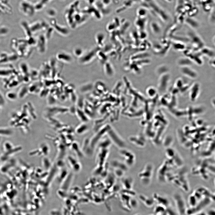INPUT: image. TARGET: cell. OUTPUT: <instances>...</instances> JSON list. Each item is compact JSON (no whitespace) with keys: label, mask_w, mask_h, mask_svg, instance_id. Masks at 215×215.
Segmentation results:
<instances>
[{"label":"cell","mask_w":215,"mask_h":215,"mask_svg":"<svg viewBox=\"0 0 215 215\" xmlns=\"http://www.w3.org/2000/svg\"><path fill=\"white\" fill-rule=\"evenodd\" d=\"M52 25L53 30L59 34L64 36H66L69 34L70 32L66 27L58 25L56 24Z\"/></svg>","instance_id":"cell-4"},{"label":"cell","mask_w":215,"mask_h":215,"mask_svg":"<svg viewBox=\"0 0 215 215\" xmlns=\"http://www.w3.org/2000/svg\"><path fill=\"white\" fill-rule=\"evenodd\" d=\"M173 48L177 50H184L185 47L183 43H177V42H174L173 44Z\"/></svg>","instance_id":"cell-12"},{"label":"cell","mask_w":215,"mask_h":215,"mask_svg":"<svg viewBox=\"0 0 215 215\" xmlns=\"http://www.w3.org/2000/svg\"><path fill=\"white\" fill-rule=\"evenodd\" d=\"M47 40L44 34L40 36L39 39L40 51L42 53H44L46 50Z\"/></svg>","instance_id":"cell-6"},{"label":"cell","mask_w":215,"mask_h":215,"mask_svg":"<svg viewBox=\"0 0 215 215\" xmlns=\"http://www.w3.org/2000/svg\"><path fill=\"white\" fill-rule=\"evenodd\" d=\"M156 69V72L158 74L162 75L167 73V72L169 68L167 65L163 64L158 66Z\"/></svg>","instance_id":"cell-9"},{"label":"cell","mask_w":215,"mask_h":215,"mask_svg":"<svg viewBox=\"0 0 215 215\" xmlns=\"http://www.w3.org/2000/svg\"><path fill=\"white\" fill-rule=\"evenodd\" d=\"M3 147L4 151L7 152L12 150L14 147L12 143L7 142L4 143Z\"/></svg>","instance_id":"cell-13"},{"label":"cell","mask_w":215,"mask_h":215,"mask_svg":"<svg viewBox=\"0 0 215 215\" xmlns=\"http://www.w3.org/2000/svg\"><path fill=\"white\" fill-rule=\"evenodd\" d=\"M56 59L60 62L70 63L73 60V56L70 53L64 51L58 52L56 56Z\"/></svg>","instance_id":"cell-2"},{"label":"cell","mask_w":215,"mask_h":215,"mask_svg":"<svg viewBox=\"0 0 215 215\" xmlns=\"http://www.w3.org/2000/svg\"><path fill=\"white\" fill-rule=\"evenodd\" d=\"M98 48L92 49L84 53L83 55L78 59L79 63L83 65L87 64L90 63L97 55Z\"/></svg>","instance_id":"cell-1"},{"label":"cell","mask_w":215,"mask_h":215,"mask_svg":"<svg viewBox=\"0 0 215 215\" xmlns=\"http://www.w3.org/2000/svg\"><path fill=\"white\" fill-rule=\"evenodd\" d=\"M193 62L188 57H182L178 59L177 61L178 64L181 67L190 66Z\"/></svg>","instance_id":"cell-5"},{"label":"cell","mask_w":215,"mask_h":215,"mask_svg":"<svg viewBox=\"0 0 215 215\" xmlns=\"http://www.w3.org/2000/svg\"><path fill=\"white\" fill-rule=\"evenodd\" d=\"M85 52L83 49L79 47L75 48L73 51V55L78 59L81 57L83 55Z\"/></svg>","instance_id":"cell-8"},{"label":"cell","mask_w":215,"mask_h":215,"mask_svg":"<svg viewBox=\"0 0 215 215\" xmlns=\"http://www.w3.org/2000/svg\"><path fill=\"white\" fill-rule=\"evenodd\" d=\"M104 38L103 34L99 33L97 34L95 36L96 42L99 47L102 46V42L104 40Z\"/></svg>","instance_id":"cell-11"},{"label":"cell","mask_w":215,"mask_h":215,"mask_svg":"<svg viewBox=\"0 0 215 215\" xmlns=\"http://www.w3.org/2000/svg\"><path fill=\"white\" fill-rule=\"evenodd\" d=\"M1 138L0 136V142H1Z\"/></svg>","instance_id":"cell-15"},{"label":"cell","mask_w":215,"mask_h":215,"mask_svg":"<svg viewBox=\"0 0 215 215\" xmlns=\"http://www.w3.org/2000/svg\"><path fill=\"white\" fill-rule=\"evenodd\" d=\"M12 134L11 131L6 129H0V136H10Z\"/></svg>","instance_id":"cell-14"},{"label":"cell","mask_w":215,"mask_h":215,"mask_svg":"<svg viewBox=\"0 0 215 215\" xmlns=\"http://www.w3.org/2000/svg\"><path fill=\"white\" fill-rule=\"evenodd\" d=\"M201 53L205 56L212 58L214 55V53L213 50L208 48H203L201 50Z\"/></svg>","instance_id":"cell-10"},{"label":"cell","mask_w":215,"mask_h":215,"mask_svg":"<svg viewBox=\"0 0 215 215\" xmlns=\"http://www.w3.org/2000/svg\"><path fill=\"white\" fill-rule=\"evenodd\" d=\"M181 72L185 75L191 78H195L197 76V73L190 66L181 67Z\"/></svg>","instance_id":"cell-3"},{"label":"cell","mask_w":215,"mask_h":215,"mask_svg":"<svg viewBox=\"0 0 215 215\" xmlns=\"http://www.w3.org/2000/svg\"><path fill=\"white\" fill-rule=\"evenodd\" d=\"M151 28L152 31L155 34H159L161 31V27L157 22H152L151 25Z\"/></svg>","instance_id":"cell-7"}]
</instances>
